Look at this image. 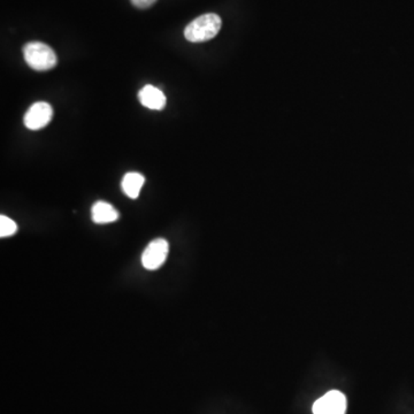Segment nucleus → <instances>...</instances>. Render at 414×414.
Returning <instances> with one entry per match:
<instances>
[{
  "mask_svg": "<svg viewBox=\"0 0 414 414\" xmlns=\"http://www.w3.org/2000/svg\"><path fill=\"white\" fill-rule=\"evenodd\" d=\"M138 98L141 104L145 107L150 108V110H155V111H160L166 106V96L160 89L155 88L153 85H145L144 88L141 89Z\"/></svg>",
  "mask_w": 414,
  "mask_h": 414,
  "instance_id": "6",
  "label": "nucleus"
},
{
  "mask_svg": "<svg viewBox=\"0 0 414 414\" xmlns=\"http://www.w3.org/2000/svg\"><path fill=\"white\" fill-rule=\"evenodd\" d=\"M313 414H345L347 397L338 390H330L313 404Z\"/></svg>",
  "mask_w": 414,
  "mask_h": 414,
  "instance_id": "4",
  "label": "nucleus"
},
{
  "mask_svg": "<svg viewBox=\"0 0 414 414\" xmlns=\"http://www.w3.org/2000/svg\"><path fill=\"white\" fill-rule=\"evenodd\" d=\"M17 232V223L13 220L10 219L8 216H0V237H10L13 236Z\"/></svg>",
  "mask_w": 414,
  "mask_h": 414,
  "instance_id": "9",
  "label": "nucleus"
},
{
  "mask_svg": "<svg viewBox=\"0 0 414 414\" xmlns=\"http://www.w3.org/2000/svg\"><path fill=\"white\" fill-rule=\"evenodd\" d=\"M169 244L165 239H155L148 243L141 255V265L145 270H157L165 264L169 256Z\"/></svg>",
  "mask_w": 414,
  "mask_h": 414,
  "instance_id": "3",
  "label": "nucleus"
},
{
  "mask_svg": "<svg viewBox=\"0 0 414 414\" xmlns=\"http://www.w3.org/2000/svg\"><path fill=\"white\" fill-rule=\"evenodd\" d=\"M155 1L157 0H132V3L138 8H148V7L152 6Z\"/></svg>",
  "mask_w": 414,
  "mask_h": 414,
  "instance_id": "10",
  "label": "nucleus"
},
{
  "mask_svg": "<svg viewBox=\"0 0 414 414\" xmlns=\"http://www.w3.org/2000/svg\"><path fill=\"white\" fill-rule=\"evenodd\" d=\"M53 118V108L45 101H37L31 105L24 115V125L31 130L44 128Z\"/></svg>",
  "mask_w": 414,
  "mask_h": 414,
  "instance_id": "5",
  "label": "nucleus"
},
{
  "mask_svg": "<svg viewBox=\"0 0 414 414\" xmlns=\"http://www.w3.org/2000/svg\"><path fill=\"white\" fill-rule=\"evenodd\" d=\"M221 26H223V21L219 15L213 13L204 14L185 27V40L191 43L209 41L219 34Z\"/></svg>",
  "mask_w": 414,
  "mask_h": 414,
  "instance_id": "1",
  "label": "nucleus"
},
{
  "mask_svg": "<svg viewBox=\"0 0 414 414\" xmlns=\"http://www.w3.org/2000/svg\"><path fill=\"white\" fill-rule=\"evenodd\" d=\"M145 178L139 173L130 172L127 173L123 179H122V190L129 198L136 199L139 196L141 189L144 185Z\"/></svg>",
  "mask_w": 414,
  "mask_h": 414,
  "instance_id": "8",
  "label": "nucleus"
},
{
  "mask_svg": "<svg viewBox=\"0 0 414 414\" xmlns=\"http://www.w3.org/2000/svg\"><path fill=\"white\" fill-rule=\"evenodd\" d=\"M92 221L98 225L112 223L119 219V212L106 202H94L92 209Z\"/></svg>",
  "mask_w": 414,
  "mask_h": 414,
  "instance_id": "7",
  "label": "nucleus"
},
{
  "mask_svg": "<svg viewBox=\"0 0 414 414\" xmlns=\"http://www.w3.org/2000/svg\"><path fill=\"white\" fill-rule=\"evenodd\" d=\"M24 60L34 71H46L55 67L57 54L42 42H31L24 47Z\"/></svg>",
  "mask_w": 414,
  "mask_h": 414,
  "instance_id": "2",
  "label": "nucleus"
}]
</instances>
